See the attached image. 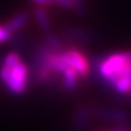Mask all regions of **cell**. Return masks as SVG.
Returning a JSON list of instances; mask_svg holds the SVG:
<instances>
[{
    "label": "cell",
    "instance_id": "obj_1",
    "mask_svg": "<svg viewBox=\"0 0 131 131\" xmlns=\"http://www.w3.org/2000/svg\"><path fill=\"white\" fill-rule=\"evenodd\" d=\"M27 77H28L27 66L23 61H20L14 67L11 68L9 79H8V81L5 84L11 93L22 94L25 92L27 88Z\"/></svg>",
    "mask_w": 131,
    "mask_h": 131
},
{
    "label": "cell",
    "instance_id": "obj_2",
    "mask_svg": "<svg viewBox=\"0 0 131 131\" xmlns=\"http://www.w3.org/2000/svg\"><path fill=\"white\" fill-rule=\"evenodd\" d=\"M63 55L68 62V66L77 72L78 77H81V78L88 77L90 70H91L90 62L88 61L86 57L82 54L79 49L75 47H72L70 49H68V50L63 51Z\"/></svg>",
    "mask_w": 131,
    "mask_h": 131
},
{
    "label": "cell",
    "instance_id": "obj_3",
    "mask_svg": "<svg viewBox=\"0 0 131 131\" xmlns=\"http://www.w3.org/2000/svg\"><path fill=\"white\" fill-rule=\"evenodd\" d=\"M66 37L68 39H70L71 42H83V43H89L91 40L94 39V34L91 33L88 30L81 27H74V28H70L67 32Z\"/></svg>",
    "mask_w": 131,
    "mask_h": 131
},
{
    "label": "cell",
    "instance_id": "obj_4",
    "mask_svg": "<svg viewBox=\"0 0 131 131\" xmlns=\"http://www.w3.org/2000/svg\"><path fill=\"white\" fill-rule=\"evenodd\" d=\"M62 86L64 90L69 92H72L78 88V83H79V77H78L77 72L71 68H68L62 72Z\"/></svg>",
    "mask_w": 131,
    "mask_h": 131
},
{
    "label": "cell",
    "instance_id": "obj_5",
    "mask_svg": "<svg viewBox=\"0 0 131 131\" xmlns=\"http://www.w3.org/2000/svg\"><path fill=\"white\" fill-rule=\"evenodd\" d=\"M27 21H28V15L26 13H24V12H20V13L15 14L12 19H10L9 21L5 24V26L9 32L15 33L19 30H21L26 24Z\"/></svg>",
    "mask_w": 131,
    "mask_h": 131
},
{
    "label": "cell",
    "instance_id": "obj_6",
    "mask_svg": "<svg viewBox=\"0 0 131 131\" xmlns=\"http://www.w3.org/2000/svg\"><path fill=\"white\" fill-rule=\"evenodd\" d=\"M112 86L115 89V91L120 94H127L131 92V71L127 72L126 74L121 75L119 79L112 84Z\"/></svg>",
    "mask_w": 131,
    "mask_h": 131
},
{
    "label": "cell",
    "instance_id": "obj_7",
    "mask_svg": "<svg viewBox=\"0 0 131 131\" xmlns=\"http://www.w3.org/2000/svg\"><path fill=\"white\" fill-rule=\"evenodd\" d=\"M34 15L36 18V21H37L38 25L43 30V32L46 33V34H49L51 27H50V22H49V20H48L46 11H45L42 7H37V8H35V10H34Z\"/></svg>",
    "mask_w": 131,
    "mask_h": 131
},
{
    "label": "cell",
    "instance_id": "obj_8",
    "mask_svg": "<svg viewBox=\"0 0 131 131\" xmlns=\"http://www.w3.org/2000/svg\"><path fill=\"white\" fill-rule=\"evenodd\" d=\"M45 45L54 51H62L63 50V44L61 42V39L59 37H57V36L50 34V33L46 35Z\"/></svg>",
    "mask_w": 131,
    "mask_h": 131
},
{
    "label": "cell",
    "instance_id": "obj_9",
    "mask_svg": "<svg viewBox=\"0 0 131 131\" xmlns=\"http://www.w3.org/2000/svg\"><path fill=\"white\" fill-rule=\"evenodd\" d=\"M20 61H21V59H20L19 54H16V52H9V54L3 58L2 66H6L8 68H12L18 62H20Z\"/></svg>",
    "mask_w": 131,
    "mask_h": 131
},
{
    "label": "cell",
    "instance_id": "obj_10",
    "mask_svg": "<svg viewBox=\"0 0 131 131\" xmlns=\"http://www.w3.org/2000/svg\"><path fill=\"white\" fill-rule=\"evenodd\" d=\"M55 6L63 8V9H70V10H74V3L71 0H52V2Z\"/></svg>",
    "mask_w": 131,
    "mask_h": 131
},
{
    "label": "cell",
    "instance_id": "obj_11",
    "mask_svg": "<svg viewBox=\"0 0 131 131\" xmlns=\"http://www.w3.org/2000/svg\"><path fill=\"white\" fill-rule=\"evenodd\" d=\"M11 35L12 33L8 31L5 25H0V44L7 42L11 37Z\"/></svg>",
    "mask_w": 131,
    "mask_h": 131
},
{
    "label": "cell",
    "instance_id": "obj_12",
    "mask_svg": "<svg viewBox=\"0 0 131 131\" xmlns=\"http://www.w3.org/2000/svg\"><path fill=\"white\" fill-rule=\"evenodd\" d=\"M32 1L37 3L39 6H44V5H49V3H51L52 0H32Z\"/></svg>",
    "mask_w": 131,
    "mask_h": 131
},
{
    "label": "cell",
    "instance_id": "obj_13",
    "mask_svg": "<svg viewBox=\"0 0 131 131\" xmlns=\"http://www.w3.org/2000/svg\"><path fill=\"white\" fill-rule=\"evenodd\" d=\"M129 56H130V60H131V51L129 52Z\"/></svg>",
    "mask_w": 131,
    "mask_h": 131
}]
</instances>
